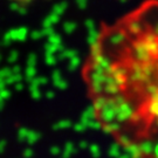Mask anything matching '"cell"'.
I'll list each match as a JSON object with an SVG mask.
<instances>
[{"instance_id": "cell-2", "label": "cell", "mask_w": 158, "mask_h": 158, "mask_svg": "<svg viewBox=\"0 0 158 158\" xmlns=\"http://www.w3.org/2000/svg\"><path fill=\"white\" fill-rule=\"evenodd\" d=\"M15 1H31V0H15Z\"/></svg>"}, {"instance_id": "cell-1", "label": "cell", "mask_w": 158, "mask_h": 158, "mask_svg": "<svg viewBox=\"0 0 158 158\" xmlns=\"http://www.w3.org/2000/svg\"><path fill=\"white\" fill-rule=\"evenodd\" d=\"M82 74L101 129L132 158H158V0L104 25Z\"/></svg>"}]
</instances>
